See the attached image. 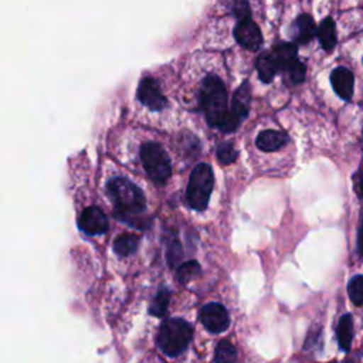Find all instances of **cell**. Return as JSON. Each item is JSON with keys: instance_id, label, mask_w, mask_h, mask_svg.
<instances>
[{"instance_id": "obj_25", "label": "cell", "mask_w": 363, "mask_h": 363, "mask_svg": "<svg viewBox=\"0 0 363 363\" xmlns=\"http://www.w3.org/2000/svg\"><path fill=\"white\" fill-rule=\"evenodd\" d=\"M183 257V250L182 244L179 240L173 238L167 247V262L170 267H176Z\"/></svg>"}, {"instance_id": "obj_22", "label": "cell", "mask_w": 363, "mask_h": 363, "mask_svg": "<svg viewBox=\"0 0 363 363\" xmlns=\"http://www.w3.org/2000/svg\"><path fill=\"white\" fill-rule=\"evenodd\" d=\"M235 159H237V150H235L233 142L225 140V142L218 143V146H217V160L221 164L227 166V164L235 162Z\"/></svg>"}, {"instance_id": "obj_10", "label": "cell", "mask_w": 363, "mask_h": 363, "mask_svg": "<svg viewBox=\"0 0 363 363\" xmlns=\"http://www.w3.org/2000/svg\"><path fill=\"white\" fill-rule=\"evenodd\" d=\"M330 84L337 94L345 101H349L353 95V85H354V77L353 74L345 68V67H337L332 71L330 74Z\"/></svg>"}, {"instance_id": "obj_9", "label": "cell", "mask_w": 363, "mask_h": 363, "mask_svg": "<svg viewBox=\"0 0 363 363\" xmlns=\"http://www.w3.org/2000/svg\"><path fill=\"white\" fill-rule=\"evenodd\" d=\"M138 99L150 111H160L166 106V98L160 92L157 82L150 77L143 78L139 82Z\"/></svg>"}, {"instance_id": "obj_17", "label": "cell", "mask_w": 363, "mask_h": 363, "mask_svg": "<svg viewBox=\"0 0 363 363\" xmlns=\"http://www.w3.org/2000/svg\"><path fill=\"white\" fill-rule=\"evenodd\" d=\"M281 71L284 72L286 81L291 85H298V84H302L305 81L306 68H305V64L301 62L298 58H294V60L288 61L285 65L281 67Z\"/></svg>"}, {"instance_id": "obj_11", "label": "cell", "mask_w": 363, "mask_h": 363, "mask_svg": "<svg viewBox=\"0 0 363 363\" xmlns=\"http://www.w3.org/2000/svg\"><path fill=\"white\" fill-rule=\"evenodd\" d=\"M289 142L288 133L284 130H275V129H267L258 133L255 139V145L262 152H274L281 149Z\"/></svg>"}, {"instance_id": "obj_15", "label": "cell", "mask_w": 363, "mask_h": 363, "mask_svg": "<svg viewBox=\"0 0 363 363\" xmlns=\"http://www.w3.org/2000/svg\"><path fill=\"white\" fill-rule=\"evenodd\" d=\"M255 68L258 71V77L262 82L268 84L274 79L275 74L278 72V65L275 62V60L272 58V55L268 52L261 54L255 62Z\"/></svg>"}, {"instance_id": "obj_13", "label": "cell", "mask_w": 363, "mask_h": 363, "mask_svg": "<svg viewBox=\"0 0 363 363\" xmlns=\"http://www.w3.org/2000/svg\"><path fill=\"white\" fill-rule=\"evenodd\" d=\"M316 33L315 21L309 14H301L291 26V35L299 44H308Z\"/></svg>"}, {"instance_id": "obj_27", "label": "cell", "mask_w": 363, "mask_h": 363, "mask_svg": "<svg viewBox=\"0 0 363 363\" xmlns=\"http://www.w3.org/2000/svg\"><path fill=\"white\" fill-rule=\"evenodd\" d=\"M320 336V329L316 328V329H311L309 330V335L306 337V342H305V349H309V347H313V345L318 342Z\"/></svg>"}, {"instance_id": "obj_28", "label": "cell", "mask_w": 363, "mask_h": 363, "mask_svg": "<svg viewBox=\"0 0 363 363\" xmlns=\"http://www.w3.org/2000/svg\"><path fill=\"white\" fill-rule=\"evenodd\" d=\"M353 182H354V190H356L357 196L363 197V170H360L354 174Z\"/></svg>"}, {"instance_id": "obj_24", "label": "cell", "mask_w": 363, "mask_h": 363, "mask_svg": "<svg viewBox=\"0 0 363 363\" xmlns=\"http://www.w3.org/2000/svg\"><path fill=\"white\" fill-rule=\"evenodd\" d=\"M177 279L180 282H189L190 279H193L196 275H199L200 272V264L194 259L183 262L179 265L177 268Z\"/></svg>"}, {"instance_id": "obj_26", "label": "cell", "mask_w": 363, "mask_h": 363, "mask_svg": "<svg viewBox=\"0 0 363 363\" xmlns=\"http://www.w3.org/2000/svg\"><path fill=\"white\" fill-rule=\"evenodd\" d=\"M231 9L235 17H238V20L250 18L251 16L248 0H231Z\"/></svg>"}, {"instance_id": "obj_29", "label": "cell", "mask_w": 363, "mask_h": 363, "mask_svg": "<svg viewBox=\"0 0 363 363\" xmlns=\"http://www.w3.org/2000/svg\"><path fill=\"white\" fill-rule=\"evenodd\" d=\"M357 251L360 252V255H363V225L360 227L357 234Z\"/></svg>"}, {"instance_id": "obj_1", "label": "cell", "mask_w": 363, "mask_h": 363, "mask_svg": "<svg viewBox=\"0 0 363 363\" xmlns=\"http://www.w3.org/2000/svg\"><path fill=\"white\" fill-rule=\"evenodd\" d=\"M106 189L122 220L130 223L146 208L143 191L130 180L125 177H113L108 182Z\"/></svg>"}, {"instance_id": "obj_12", "label": "cell", "mask_w": 363, "mask_h": 363, "mask_svg": "<svg viewBox=\"0 0 363 363\" xmlns=\"http://www.w3.org/2000/svg\"><path fill=\"white\" fill-rule=\"evenodd\" d=\"M250 102H251V89L248 81H244L234 92L231 101V111L230 113L234 115L240 122L247 118L250 112Z\"/></svg>"}, {"instance_id": "obj_5", "label": "cell", "mask_w": 363, "mask_h": 363, "mask_svg": "<svg viewBox=\"0 0 363 363\" xmlns=\"http://www.w3.org/2000/svg\"><path fill=\"white\" fill-rule=\"evenodd\" d=\"M140 160L147 176L156 183H164L172 174V164L166 150L156 142H146L140 147Z\"/></svg>"}, {"instance_id": "obj_6", "label": "cell", "mask_w": 363, "mask_h": 363, "mask_svg": "<svg viewBox=\"0 0 363 363\" xmlns=\"http://www.w3.org/2000/svg\"><path fill=\"white\" fill-rule=\"evenodd\" d=\"M200 320L203 326L211 333H220L230 325V316L227 309L217 302L204 305L200 309Z\"/></svg>"}, {"instance_id": "obj_4", "label": "cell", "mask_w": 363, "mask_h": 363, "mask_svg": "<svg viewBox=\"0 0 363 363\" xmlns=\"http://www.w3.org/2000/svg\"><path fill=\"white\" fill-rule=\"evenodd\" d=\"M214 186L213 169L207 163H199L189 179L186 199L193 210L203 211L208 206V200Z\"/></svg>"}, {"instance_id": "obj_14", "label": "cell", "mask_w": 363, "mask_h": 363, "mask_svg": "<svg viewBox=\"0 0 363 363\" xmlns=\"http://www.w3.org/2000/svg\"><path fill=\"white\" fill-rule=\"evenodd\" d=\"M336 336H337V343L339 347L345 352H347L352 346V337H353V320L349 313L343 315L339 319L337 329H336Z\"/></svg>"}, {"instance_id": "obj_3", "label": "cell", "mask_w": 363, "mask_h": 363, "mask_svg": "<svg viewBox=\"0 0 363 363\" xmlns=\"http://www.w3.org/2000/svg\"><path fill=\"white\" fill-rule=\"evenodd\" d=\"M193 336L191 325L182 318H169L166 319L157 333V346L167 356L182 354Z\"/></svg>"}, {"instance_id": "obj_19", "label": "cell", "mask_w": 363, "mask_h": 363, "mask_svg": "<svg viewBox=\"0 0 363 363\" xmlns=\"http://www.w3.org/2000/svg\"><path fill=\"white\" fill-rule=\"evenodd\" d=\"M138 248V237L133 234H122L113 241V251L121 257L133 254Z\"/></svg>"}, {"instance_id": "obj_8", "label": "cell", "mask_w": 363, "mask_h": 363, "mask_svg": "<svg viewBox=\"0 0 363 363\" xmlns=\"http://www.w3.org/2000/svg\"><path fill=\"white\" fill-rule=\"evenodd\" d=\"M79 228L88 235H101L108 230V218L98 207H86L78 218Z\"/></svg>"}, {"instance_id": "obj_2", "label": "cell", "mask_w": 363, "mask_h": 363, "mask_svg": "<svg viewBox=\"0 0 363 363\" xmlns=\"http://www.w3.org/2000/svg\"><path fill=\"white\" fill-rule=\"evenodd\" d=\"M200 104L210 126L220 128L227 109V89L216 75H207L200 89Z\"/></svg>"}, {"instance_id": "obj_21", "label": "cell", "mask_w": 363, "mask_h": 363, "mask_svg": "<svg viewBox=\"0 0 363 363\" xmlns=\"http://www.w3.org/2000/svg\"><path fill=\"white\" fill-rule=\"evenodd\" d=\"M169 299H170V292L166 288L159 289V292L155 295L150 308H149V313L157 318H162L166 313L167 305H169Z\"/></svg>"}, {"instance_id": "obj_7", "label": "cell", "mask_w": 363, "mask_h": 363, "mask_svg": "<svg viewBox=\"0 0 363 363\" xmlns=\"http://www.w3.org/2000/svg\"><path fill=\"white\" fill-rule=\"evenodd\" d=\"M234 37L241 47L250 51H257L262 45L261 30L251 18L238 20L234 28Z\"/></svg>"}, {"instance_id": "obj_18", "label": "cell", "mask_w": 363, "mask_h": 363, "mask_svg": "<svg viewBox=\"0 0 363 363\" xmlns=\"http://www.w3.org/2000/svg\"><path fill=\"white\" fill-rule=\"evenodd\" d=\"M269 54L275 60L278 69H281V67L285 65L288 61L296 58V47L291 43H281V44L275 45Z\"/></svg>"}, {"instance_id": "obj_20", "label": "cell", "mask_w": 363, "mask_h": 363, "mask_svg": "<svg viewBox=\"0 0 363 363\" xmlns=\"http://www.w3.org/2000/svg\"><path fill=\"white\" fill-rule=\"evenodd\" d=\"M216 363H237V350L228 340H221L216 347Z\"/></svg>"}, {"instance_id": "obj_23", "label": "cell", "mask_w": 363, "mask_h": 363, "mask_svg": "<svg viewBox=\"0 0 363 363\" xmlns=\"http://www.w3.org/2000/svg\"><path fill=\"white\" fill-rule=\"evenodd\" d=\"M347 292H349L350 301L356 306L363 305V275H356L350 279L347 285Z\"/></svg>"}, {"instance_id": "obj_30", "label": "cell", "mask_w": 363, "mask_h": 363, "mask_svg": "<svg viewBox=\"0 0 363 363\" xmlns=\"http://www.w3.org/2000/svg\"><path fill=\"white\" fill-rule=\"evenodd\" d=\"M330 363H336V362H330Z\"/></svg>"}, {"instance_id": "obj_16", "label": "cell", "mask_w": 363, "mask_h": 363, "mask_svg": "<svg viewBox=\"0 0 363 363\" xmlns=\"http://www.w3.org/2000/svg\"><path fill=\"white\" fill-rule=\"evenodd\" d=\"M316 34L323 50L330 51L336 45V30H335V23L330 17H326L319 24Z\"/></svg>"}]
</instances>
